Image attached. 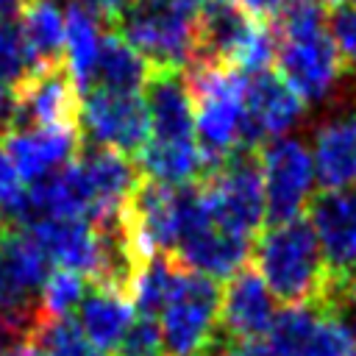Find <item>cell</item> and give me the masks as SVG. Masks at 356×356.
<instances>
[{
    "label": "cell",
    "instance_id": "35",
    "mask_svg": "<svg viewBox=\"0 0 356 356\" xmlns=\"http://www.w3.org/2000/svg\"><path fill=\"white\" fill-rule=\"evenodd\" d=\"M350 303H353V309H356V273H353V284H350ZM356 334V331H353Z\"/></svg>",
    "mask_w": 356,
    "mask_h": 356
},
{
    "label": "cell",
    "instance_id": "2",
    "mask_svg": "<svg viewBox=\"0 0 356 356\" xmlns=\"http://www.w3.org/2000/svg\"><path fill=\"white\" fill-rule=\"evenodd\" d=\"M203 0H131L111 28L150 64L184 70L195 53Z\"/></svg>",
    "mask_w": 356,
    "mask_h": 356
},
{
    "label": "cell",
    "instance_id": "17",
    "mask_svg": "<svg viewBox=\"0 0 356 356\" xmlns=\"http://www.w3.org/2000/svg\"><path fill=\"white\" fill-rule=\"evenodd\" d=\"M78 325L100 350H114L134 320V300L117 289L89 284L83 300L78 303Z\"/></svg>",
    "mask_w": 356,
    "mask_h": 356
},
{
    "label": "cell",
    "instance_id": "36",
    "mask_svg": "<svg viewBox=\"0 0 356 356\" xmlns=\"http://www.w3.org/2000/svg\"><path fill=\"white\" fill-rule=\"evenodd\" d=\"M6 234V217H3V209H0V236Z\"/></svg>",
    "mask_w": 356,
    "mask_h": 356
},
{
    "label": "cell",
    "instance_id": "23",
    "mask_svg": "<svg viewBox=\"0 0 356 356\" xmlns=\"http://www.w3.org/2000/svg\"><path fill=\"white\" fill-rule=\"evenodd\" d=\"M31 342L39 345L42 356H106V350L89 342V337L83 334V328L72 314L64 317L44 314Z\"/></svg>",
    "mask_w": 356,
    "mask_h": 356
},
{
    "label": "cell",
    "instance_id": "3",
    "mask_svg": "<svg viewBox=\"0 0 356 356\" xmlns=\"http://www.w3.org/2000/svg\"><path fill=\"white\" fill-rule=\"evenodd\" d=\"M203 200L217 225L239 236L256 239L267 220L261 147H236L228 159L197 181Z\"/></svg>",
    "mask_w": 356,
    "mask_h": 356
},
{
    "label": "cell",
    "instance_id": "33",
    "mask_svg": "<svg viewBox=\"0 0 356 356\" xmlns=\"http://www.w3.org/2000/svg\"><path fill=\"white\" fill-rule=\"evenodd\" d=\"M31 0H0V17H11V14H19Z\"/></svg>",
    "mask_w": 356,
    "mask_h": 356
},
{
    "label": "cell",
    "instance_id": "10",
    "mask_svg": "<svg viewBox=\"0 0 356 356\" xmlns=\"http://www.w3.org/2000/svg\"><path fill=\"white\" fill-rule=\"evenodd\" d=\"M306 100L278 70L253 72L245 81V122L236 147H261L289 131L303 114Z\"/></svg>",
    "mask_w": 356,
    "mask_h": 356
},
{
    "label": "cell",
    "instance_id": "4",
    "mask_svg": "<svg viewBox=\"0 0 356 356\" xmlns=\"http://www.w3.org/2000/svg\"><path fill=\"white\" fill-rule=\"evenodd\" d=\"M222 289L217 278L178 270L170 300L161 309V339L167 356H195L217 334Z\"/></svg>",
    "mask_w": 356,
    "mask_h": 356
},
{
    "label": "cell",
    "instance_id": "22",
    "mask_svg": "<svg viewBox=\"0 0 356 356\" xmlns=\"http://www.w3.org/2000/svg\"><path fill=\"white\" fill-rule=\"evenodd\" d=\"M178 270H181V264L172 256L156 253L153 259H147V264L142 267L136 286H134V309L139 314H147V317L161 314L164 303L172 295Z\"/></svg>",
    "mask_w": 356,
    "mask_h": 356
},
{
    "label": "cell",
    "instance_id": "12",
    "mask_svg": "<svg viewBox=\"0 0 356 356\" xmlns=\"http://www.w3.org/2000/svg\"><path fill=\"white\" fill-rule=\"evenodd\" d=\"M273 320V295L250 261L239 267L222 286L217 328L228 339H264L270 334Z\"/></svg>",
    "mask_w": 356,
    "mask_h": 356
},
{
    "label": "cell",
    "instance_id": "8",
    "mask_svg": "<svg viewBox=\"0 0 356 356\" xmlns=\"http://www.w3.org/2000/svg\"><path fill=\"white\" fill-rule=\"evenodd\" d=\"M261 175L267 222L278 225L295 220L312 197L314 161L306 145L298 139H270L261 145Z\"/></svg>",
    "mask_w": 356,
    "mask_h": 356
},
{
    "label": "cell",
    "instance_id": "20",
    "mask_svg": "<svg viewBox=\"0 0 356 356\" xmlns=\"http://www.w3.org/2000/svg\"><path fill=\"white\" fill-rule=\"evenodd\" d=\"M19 19H22L19 28H22L31 70L67 61L64 58V14L56 6V0H31L19 11Z\"/></svg>",
    "mask_w": 356,
    "mask_h": 356
},
{
    "label": "cell",
    "instance_id": "14",
    "mask_svg": "<svg viewBox=\"0 0 356 356\" xmlns=\"http://www.w3.org/2000/svg\"><path fill=\"white\" fill-rule=\"evenodd\" d=\"M83 134L81 131H67V128H42V125H28V128H14L0 136V145L11 156L17 172L22 181H39L47 172L64 167L72 161L81 150Z\"/></svg>",
    "mask_w": 356,
    "mask_h": 356
},
{
    "label": "cell",
    "instance_id": "5",
    "mask_svg": "<svg viewBox=\"0 0 356 356\" xmlns=\"http://www.w3.org/2000/svg\"><path fill=\"white\" fill-rule=\"evenodd\" d=\"M11 92L17 100V125L14 128L42 125V128L81 131L83 89L72 78L67 61H58L53 67H42V70H31Z\"/></svg>",
    "mask_w": 356,
    "mask_h": 356
},
{
    "label": "cell",
    "instance_id": "29",
    "mask_svg": "<svg viewBox=\"0 0 356 356\" xmlns=\"http://www.w3.org/2000/svg\"><path fill=\"white\" fill-rule=\"evenodd\" d=\"M19 189H22L19 186V172L11 161V156L6 153V147L0 145V206H8L17 197Z\"/></svg>",
    "mask_w": 356,
    "mask_h": 356
},
{
    "label": "cell",
    "instance_id": "18",
    "mask_svg": "<svg viewBox=\"0 0 356 356\" xmlns=\"http://www.w3.org/2000/svg\"><path fill=\"white\" fill-rule=\"evenodd\" d=\"M314 172L323 189L356 184V114L325 122L314 136Z\"/></svg>",
    "mask_w": 356,
    "mask_h": 356
},
{
    "label": "cell",
    "instance_id": "11",
    "mask_svg": "<svg viewBox=\"0 0 356 356\" xmlns=\"http://www.w3.org/2000/svg\"><path fill=\"white\" fill-rule=\"evenodd\" d=\"M50 259L25 228L0 236V314H31L39 309Z\"/></svg>",
    "mask_w": 356,
    "mask_h": 356
},
{
    "label": "cell",
    "instance_id": "1",
    "mask_svg": "<svg viewBox=\"0 0 356 356\" xmlns=\"http://www.w3.org/2000/svg\"><path fill=\"white\" fill-rule=\"evenodd\" d=\"M250 259L278 303L317 306L345 314L350 300L334 286L309 217L298 214L295 220L264 228L253 239Z\"/></svg>",
    "mask_w": 356,
    "mask_h": 356
},
{
    "label": "cell",
    "instance_id": "6",
    "mask_svg": "<svg viewBox=\"0 0 356 356\" xmlns=\"http://www.w3.org/2000/svg\"><path fill=\"white\" fill-rule=\"evenodd\" d=\"M303 211L314 225L334 286L350 300L356 273V184L312 195Z\"/></svg>",
    "mask_w": 356,
    "mask_h": 356
},
{
    "label": "cell",
    "instance_id": "27",
    "mask_svg": "<svg viewBox=\"0 0 356 356\" xmlns=\"http://www.w3.org/2000/svg\"><path fill=\"white\" fill-rule=\"evenodd\" d=\"M331 19V39L342 56V64L348 72H356V6H337L328 11Z\"/></svg>",
    "mask_w": 356,
    "mask_h": 356
},
{
    "label": "cell",
    "instance_id": "7",
    "mask_svg": "<svg viewBox=\"0 0 356 356\" xmlns=\"http://www.w3.org/2000/svg\"><path fill=\"white\" fill-rule=\"evenodd\" d=\"M81 131L83 139L136 159V153L150 139V114L145 97L139 92L86 89Z\"/></svg>",
    "mask_w": 356,
    "mask_h": 356
},
{
    "label": "cell",
    "instance_id": "16",
    "mask_svg": "<svg viewBox=\"0 0 356 356\" xmlns=\"http://www.w3.org/2000/svg\"><path fill=\"white\" fill-rule=\"evenodd\" d=\"M250 250H253V239L225 231L211 220L195 234H189L184 242H178V248L170 256L184 270H195L220 281V278H231L239 267H245Z\"/></svg>",
    "mask_w": 356,
    "mask_h": 356
},
{
    "label": "cell",
    "instance_id": "13",
    "mask_svg": "<svg viewBox=\"0 0 356 356\" xmlns=\"http://www.w3.org/2000/svg\"><path fill=\"white\" fill-rule=\"evenodd\" d=\"M145 106L150 114V139L159 142H195V106L175 67L150 64V75L142 86Z\"/></svg>",
    "mask_w": 356,
    "mask_h": 356
},
{
    "label": "cell",
    "instance_id": "34",
    "mask_svg": "<svg viewBox=\"0 0 356 356\" xmlns=\"http://www.w3.org/2000/svg\"><path fill=\"white\" fill-rule=\"evenodd\" d=\"M317 3H320V6L325 8V11H331V8H337V6H342L345 0H317Z\"/></svg>",
    "mask_w": 356,
    "mask_h": 356
},
{
    "label": "cell",
    "instance_id": "9",
    "mask_svg": "<svg viewBox=\"0 0 356 356\" xmlns=\"http://www.w3.org/2000/svg\"><path fill=\"white\" fill-rule=\"evenodd\" d=\"M275 67L306 103L323 100L348 72L325 28L303 36H275Z\"/></svg>",
    "mask_w": 356,
    "mask_h": 356
},
{
    "label": "cell",
    "instance_id": "37",
    "mask_svg": "<svg viewBox=\"0 0 356 356\" xmlns=\"http://www.w3.org/2000/svg\"><path fill=\"white\" fill-rule=\"evenodd\" d=\"M353 3H356V0H353Z\"/></svg>",
    "mask_w": 356,
    "mask_h": 356
},
{
    "label": "cell",
    "instance_id": "24",
    "mask_svg": "<svg viewBox=\"0 0 356 356\" xmlns=\"http://www.w3.org/2000/svg\"><path fill=\"white\" fill-rule=\"evenodd\" d=\"M89 289V278L75 273V270H53L42 286V295H39V306L47 317H64V314H72L78 309V303L83 300Z\"/></svg>",
    "mask_w": 356,
    "mask_h": 356
},
{
    "label": "cell",
    "instance_id": "30",
    "mask_svg": "<svg viewBox=\"0 0 356 356\" xmlns=\"http://www.w3.org/2000/svg\"><path fill=\"white\" fill-rule=\"evenodd\" d=\"M220 356H278L264 339H228L220 348Z\"/></svg>",
    "mask_w": 356,
    "mask_h": 356
},
{
    "label": "cell",
    "instance_id": "26",
    "mask_svg": "<svg viewBox=\"0 0 356 356\" xmlns=\"http://www.w3.org/2000/svg\"><path fill=\"white\" fill-rule=\"evenodd\" d=\"M111 356H167L156 317L139 314L136 320H131L128 331L122 334V339L117 342Z\"/></svg>",
    "mask_w": 356,
    "mask_h": 356
},
{
    "label": "cell",
    "instance_id": "28",
    "mask_svg": "<svg viewBox=\"0 0 356 356\" xmlns=\"http://www.w3.org/2000/svg\"><path fill=\"white\" fill-rule=\"evenodd\" d=\"M78 6H83L97 22H103L108 31L117 25V19L122 17V11L128 8L131 0H75Z\"/></svg>",
    "mask_w": 356,
    "mask_h": 356
},
{
    "label": "cell",
    "instance_id": "19",
    "mask_svg": "<svg viewBox=\"0 0 356 356\" xmlns=\"http://www.w3.org/2000/svg\"><path fill=\"white\" fill-rule=\"evenodd\" d=\"M147 75H150V61L128 39H122L114 31H106L86 89L142 92Z\"/></svg>",
    "mask_w": 356,
    "mask_h": 356
},
{
    "label": "cell",
    "instance_id": "15",
    "mask_svg": "<svg viewBox=\"0 0 356 356\" xmlns=\"http://www.w3.org/2000/svg\"><path fill=\"white\" fill-rule=\"evenodd\" d=\"M44 256L64 267L86 275L89 281L97 278L100 270V236L97 228L83 217H44L25 228Z\"/></svg>",
    "mask_w": 356,
    "mask_h": 356
},
{
    "label": "cell",
    "instance_id": "21",
    "mask_svg": "<svg viewBox=\"0 0 356 356\" xmlns=\"http://www.w3.org/2000/svg\"><path fill=\"white\" fill-rule=\"evenodd\" d=\"M97 19L78 6L75 0H70L67 14H64V58L67 67L72 72V78L78 81V86L86 92L92 67L97 61V50H100V39H97Z\"/></svg>",
    "mask_w": 356,
    "mask_h": 356
},
{
    "label": "cell",
    "instance_id": "31",
    "mask_svg": "<svg viewBox=\"0 0 356 356\" xmlns=\"http://www.w3.org/2000/svg\"><path fill=\"white\" fill-rule=\"evenodd\" d=\"M250 17H256V19H264V22H273L275 19V14L281 11V6H284V0H236Z\"/></svg>",
    "mask_w": 356,
    "mask_h": 356
},
{
    "label": "cell",
    "instance_id": "32",
    "mask_svg": "<svg viewBox=\"0 0 356 356\" xmlns=\"http://www.w3.org/2000/svg\"><path fill=\"white\" fill-rule=\"evenodd\" d=\"M3 356H42V350H39V345L36 342H19V345H14L11 350H6Z\"/></svg>",
    "mask_w": 356,
    "mask_h": 356
},
{
    "label": "cell",
    "instance_id": "25",
    "mask_svg": "<svg viewBox=\"0 0 356 356\" xmlns=\"http://www.w3.org/2000/svg\"><path fill=\"white\" fill-rule=\"evenodd\" d=\"M28 70L22 28L11 17H0V89H14Z\"/></svg>",
    "mask_w": 356,
    "mask_h": 356
}]
</instances>
